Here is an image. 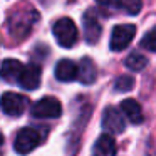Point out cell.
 <instances>
[{
  "label": "cell",
  "mask_w": 156,
  "mask_h": 156,
  "mask_svg": "<svg viewBox=\"0 0 156 156\" xmlns=\"http://www.w3.org/2000/svg\"><path fill=\"white\" fill-rule=\"evenodd\" d=\"M39 20V14L34 9H24V10L15 12L14 15L9 20V29H10V34L15 37L22 39L30 32L32 25Z\"/></svg>",
  "instance_id": "6da1fadb"
},
{
  "label": "cell",
  "mask_w": 156,
  "mask_h": 156,
  "mask_svg": "<svg viewBox=\"0 0 156 156\" xmlns=\"http://www.w3.org/2000/svg\"><path fill=\"white\" fill-rule=\"evenodd\" d=\"M52 32H54V37H55V41L59 42L61 47L69 49L77 42V27H76L74 20L69 19V17L59 19L54 24Z\"/></svg>",
  "instance_id": "7a4b0ae2"
},
{
  "label": "cell",
  "mask_w": 156,
  "mask_h": 156,
  "mask_svg": "<svg viewBox=\"0 0 156 156\" xmlns=\"http://www.w3.org/2000/svg\"><path fill=\"white\" fill-rule=\"evenodd\" d=\"M42 143V134L34 128H22L15 136L14 149L19 154H29Z\"/></svg>",
  "instance_id": "3957f363"
},
{
  "label": "cell",
  "mask_w": 156,
  "mask_h": 156,
  "mask_svg": "<svg viewBox=\"0 0 156 156\" xmlns=\"http://www.w3.org/2000/svg\"><path fill=\"white\" fill-rule=\"evenodd\" d=\"M136 35V25L133 24H121L116 25L111 32V42H109V47L114 52H121L128 47L133 42Z\"/></svg>",
  "instance_id": "277c9868"
},
{
  "label": "cell",
  "mask_w": 156,
  "mask_h": 156,
  "mask_svg": "<svg viewBox=\"0 0 156 156\" xmlns=\"http://www.w3.org/2000/svg\"><path fill=\"white\" fill-rule=\"evenodd\" d=\"M62 112V106L59 102V99L55 98H42L32 106V114L35 118H42V119H51V118H59Z\"/></svg>",
  "instance_id": "5b68a950"
},
{
  "label": "cell",
  "mask_w": 156,
  "mask_h": 156,
  "mask_svg": "<svg viewBox=\"0 0 156 156\" xmlns=\"http://www.w3.org/2000/svg\"><path fill=\"white\" fill-rule=\"evenodd\" d=\"M0 109L7 116H20L27 109V99L17 92H5L0 98Z\"/></svg>",
  "instance_id": "8992f818"
},
{
  "label": "cell",
  "mask_w": 156,
  "mask_h": 156,
  "mask_svg": "<svg viewBox=\"0 0 156 156\" xmlns=\"http://www.w3.org/2000/svg\"><path fill=\"white\" fill-rule=\"evenodd\" d=\"M124 118L116 108L109 106L102 112V128L109 133V134H119L124 131Z\"/></svg>",
  "instance_id": "52a82bcc"
},
{
  "label": "cell",
  "mask_w": 156,
  "mask_h": 156,
  "mask_svg": "<svg viewBox=\"0 0 156 156\" xmlns=\"http://www.w3.org/2000/svg\"><path fill=\"white\" fill-rule=\"evenodd\" d=\"M82 24H84V37L87 44H96L102 34V27L98 20V15L94 10H87L82 17Z\"/></svg>",
  "instance_id": "ba28073f"
},
{
  "label": "cell",
  "mask_w": 156,
  "mask_h": 156,
  "mask_svg": "<svg viewBox=\"0 0 156 156\" xmlns=\"http://www.w3.org/2000/svg\"><path fill=\"white\" fill-rule=\"evenodd\" d=\"M17 84L20 86V87L27 89V91H35V89L41 86V67L35 66V64L24 66Z\"/></svg>",
  "instance_id": "9c48e42d"
},
{
  "label": "cell",
  "mask_w": 156,
  "mask_h": 156,
  "mask_svg": "<svg viewBox=\"0 0 156 156\" xmlns=\"http://www.w3.org/2000/svg\"><path fill=\"white\" fill-rule=\"evenodd\" d=\"M22 69H24V64L20 61H17V59H7L0 66V77L4 79L5 82H9V84H15V82H19Z\"/></svg>",
  "instance_id": "30bf717a"
},
{
  "label": "cell",
  "mask_w": 156,
  "mask_h": 156,
  "mask_svg": "<svg viewBox=\"0 0 156 156\" xmlns=\"http://www.w3.org/2000/svg\"><path fill=\"white\" fill-rule=\"evenodd\" d=\"M55 77L61 82H71L77 79V64L69 59H62L55 66Z\"/></svg>",
  "instance_id": "8fae6325"
},
{
  "label": "cell",
  "mask_w": 156,
  "mask_h": 156,
  "mask_svg": "<svg viewBox=\"0 0 156 156\" xmlns=\"http://www.w3.org/2000/svg\"><path fill=\"white\" fill-rule=\"evenodd\" d=\"M116 141L111 134H102L98 138L92 148V156H116Z\"/></svg>",
  "instance_id": "7c38bea8"
},
{
  "label": "cell",
  "mask_w": 156,
  "mask_h": 156,
  "mask_svg": "<svg viewBox=\"0 0 156 156\" xmlns=\"http://www.w3.org/2000/svg\"><path fill=\"white\" fill-rule=\"evenodd\" d=\"M98 77V69H96V64L92 62V59L84 57L77 66V79L82 82V84H92Z\"/></svg>",
  "instance_id": "4fadbf2b"
},
{
  "label": "cell",
  "mask_w": 156,
  "mask_h": 156,
  "mask_svg": "<svg viewBox=\"0 0 156 156\" xmlns=\"http://www.w3.org/2000/svg\"><path fill=\"white\" fill-rule=\"evenodd\" d=\"M121 111H122V114L129 119V122H133V124H139V122H143V119H144L141 106H139V102L134 101V99H124V101L121 102Z\"/></svg>",
  "instance_id": "5bb4252c"
},
{
  "label": "cell",
  "mask_w": 156,
  "mask_h": 156,
  "mask_svg": "<svg viewBox=\"0 0 156 156\" xmlns=\"http://www.w3.org/2000/svg\"><path fill=\"white\" fill-rule=\"evenodd\" d=\"M124 64L128 69H131V71H134V72H139L148 66V59H146V55L139 54V52H131V54L126 57Z\"/></svg>",
  "instance_id": "9a60e30c"
},
{
  "label": "cell",
  "mask_w": 156,
  "mask_h": 156,
  "mask_svg": "<svg viewBox=\"0 0 156 156\" xmlns=\"http://www.w3.org/2000/svg\"><path fill=\"white\" fill-rule=\"evenodd\" d=\"M116 7L129 15H138L143 9L141 0H116Z\"/></svg>",
  "instance_id": "2e32d148"
},
{
  "label": "cell",
  "mask_w": 156,
  "mask_h": 156,
  "mask_svg": "<svg viewBox=\"0 0 156 156\" xmlns=\"http://www.w3.org/2000/svg\"><path fill=\"white\" fill-rule=\"evenodd\" d=\"M143 49L149 52H156V27H153L151 30H148L144 35H143L141 42H139Z\"/></svg>",
  "instance_id": "e0dca14e"
},
{
  "label": "cell",
  "mask_w": 156,
  "mask_h": 156,
  "mask_svg": "<svg viewBox=\"0 0 156 156\" xmlns=\"http://www.w3.org/2000/svg\"><path fill=\"white\" fill-rule=\"evenodd\" d=\"M134 87V79L131 76H119L114 82V89L119 92H128Z\"/></svg>",
  "instance_id": "ac0fdd59"
},
{
  "label": "cell",
  "mask_w": 156,
  "mask_h": 156,
  "mask_svg": "<svg viewBox=\"0 0 156 156\" xmlns=\"http://www.w3.org/2000/svg\"><path fill=\"white\" fill-rule=\"evenodd\" d=\"M98 2H99V4H101V5H108L109 2H111V0H98Z\"/></svg>",
  "instance_id": "d6986e66"
},
{
  "label": "cell",
  "mask_w": 156,
  "mask_h": 156,
  "mask_svg": "<svg viewBox=\"0 0 156 156\" xmlns=\"http://www.w3.org/2000/svg\"><path fill=\"white\" fill-rule=\"evenodd\" d=\"M2 143H4V136H2V133H0V146H2Z\"/></svg>",
  "instance_id": "ffe728a7"
}]
</instances>
